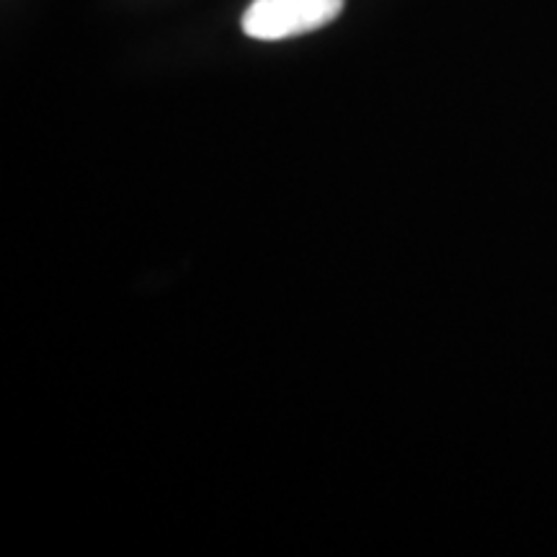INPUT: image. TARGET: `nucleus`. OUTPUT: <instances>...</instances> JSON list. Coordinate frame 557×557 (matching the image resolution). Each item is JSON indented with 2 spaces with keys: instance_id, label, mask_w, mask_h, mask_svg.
I'll return each mask as SVG.
<instances>
[{
  "instance_id": "obj_1",
  "label": "nucleus",
  "mask_w": 557,
  "mask_h": 557,
  "mask_svg": "<svg viewBox=\"0 0 557 557\" xmlns=\"http://www.w3.org/2000/svg\"><path fill=\"white\" fill-rule=\"evenodd\" d=\"M346 0H253L243 13V32L259 41H282L318 32L336 21Z\"/></svg>"
}]
</instances>
